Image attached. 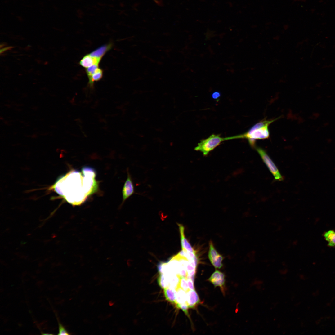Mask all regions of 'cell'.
Returning <instances> with one entry per match:
<instances>
[{
    "instance_id": "7",
    "label": "cell",
    "mask_w": 335,
    "mask_h": 335,
    "mask_svg": "<svg viewBox=\"0 0 335 335\" xmlns=\"http://www.w3.org/2000/svg\"><path fill=\"white\" fill-rule=\"evenodd\" d=\"M208 280L215 287H219L222 288L225 284V276L224 273L216 270L211 275Z\"/></svg>"
},
{
    "instance_id": "1",
    "label": "cell",
    "mask_w": 335,
    "mask_h": 335,
    "mask_svg": "<svg viewBox=\"0 0 335 335\" xmlns=\"http://www.w3.org/2000/svg\"><path fill=\"white\" fill-rule=\"evenodd\" d=\"M81 174L77 171H70L59 177L49 189L73 206L80 205L88 196Z\"/></svg>"
},
{
    "instance_id": "14",
    "label": "cell",
    "mask_w": 335,
    "mask_h": 335,
    "mask_svg": "<svg viewBox=\"0 0 335 335\" xmlns=\"http://www.w3.org/2000/svg\"><path fill=\"white\" fill-rule=\"evenodd\" d=\"M176 304L186 303V294L185 291L179 287L176 290Z\"/></svg>"
},
{
    "instance_id": "19",
    "label": "cell",
    "mask_w": 335,
    "mask_h": 335,
    "mask_svg": "<svg viewBox=\"0 0 335 335\" xmlns=\"http://www.w3.org/2000/svg\"><path fill=\"white\" fill-rule=\"evenodd\" d=\"M59 326V333L58 335H69L70 334L65 329V328L60 323L59 320L57 319Z\"/></svg>"
},
{
    "instance_id": "25",
    "label": "cell",
    "mask_w": 335,
    "mask_h": 335,
    "mask_svg": "<svg viewBox=\"0 0 335 335\" xmlns=\"http://www.w3.org/2000/svg\"><path fill=\"white\" fill-rule=\"evenodd\" d=\"M279 36H276L273 37V39L274 40L278 41L279 39Z\"/></svg>"
},
{
    "instance_id": "22",
    "label": "cell",
    "mask_w": 335,
    "mask_h": 335,
    "mask_svg": "<svg viewBox=\"0 0 335 335\" xmlns=\"http://www.w3.org/2000/svg\"><path fill=\"white\" fill-rule=\"evenodd\" d=\"M221 96L220 93L218 91L214 92L212 94V98L215 100H217Z\"/></svg>"
},
{
    "instance_id": "9",
    "label": "cell",
    "mask_w": 335,
    "mask_h": 335,
    "mask_svg": "<svg viewBox=\"0 0 335 335\" xmlns=\"http://www.w3.org/2000/svg\"><path fill=\"white\" fill-rule=\"evenodd\" d=\"M112 46L111 43L104 45L94 50L89 54L93 57L101 60L105 54L111 49Z\"/></svg>"
},
{
    "instance_id": "15",
    "label": "cell",
    "mask_w": 335,
    "mask_h": 335,
    "mask_svg": "<svg viewBox=\"0 0 335 335\" xmlns=\"http://www.w3.org/2000/svg\"><path fill=\"white\" fill-rule=\"evenodd\" d=\"M324 237L326 240L328 242V245L330 247L335 246V231L333 230H329L325 232L324 234Z\"/></svg>"
},
{
    "instance_id": "3",
    "label": "cell",
    "mask_w": 335,
    "mask_h": 335,
    "mask_svg": "<svg viewBox=\"0 0 335 335\" xmlns=\"http://www.w3.org/2000/svg\"><path fill=\"white\" fill-rule=\"evenodd\" d=\"M224 141H226L225 137H221L218 134H212L208 138L201 140L194 150L201 152L204 156H206Z\"/></svg>"
},
{
    "instance_id": "18",
    "label": "cell",
    "mask_w": 335,
    "mask_h": 335,
    "mask_svg": "<svg viewBox=\"0 0 335 335\" xmlns=\"http://www.w3.org/2000/svg\"><path fill=\"white\" fill-rule=\"evenodd\" d=\"M99 68V64H95L86 68V72L88 78L90 77Z\"/></svg>"
},
{
    "instance_id": "8",
    "label": "cell",
    "mask_w": 335,
    "mask_h": 335,
    "mask_svg": "<svg viewBox=\"0 0 335 335\" xmlns=\"http://www.w3.org/2000/svg\"><path fill=\"white\" fill-rule=\"evenodd\" d=\"M186 303L189 308H194L200 302L198 295L195 290L186 292Z\"/></svg>"
},
{
    "instance_id": "16",
    "label": "cell",
    "mask_w": 335,
    "mask_h": 335,
    "mask_svg": "<svg viewBox=\"0 0 335 335\" xmlns=\"http://www.w3.org/2000/svg\"><path fill=\"white\" fill-rule=\"evenodd\" d=\"M158 282L159 286L164 289L168 287L169 280L168 276L164 274H159L158 278Z\"/></svg>"
},
{
    "instance_id": "11",
    "label": "cell",
    "mask_w": 335,
    "mask_h": 335,
    "mask_svg": "<svg viewBox=\"0 0 335 335\" xmlns=\"http://www.w3.org/2000/svg\"><path fill=\"white\" fill-rule=\"evenodd\" d=\"M167 275L169 280L168 288L176 290L179 287L180 276L178 275L174 274H170Z\"/></svg>"
},
{
    "instance_id": "4",
    "label": "cell",
    "mask_w": 335,
    "mask_h": 335,
    "mask_svg": "<svg viewBox=\"0 0 335 335\" xmlns=\"http://www.w3.org/2000/svg\"><path fill=\"white\" fill-rule=\"evenodd\" d=\"M264 162L265 163L275 179L279 181H282L283 178L273 162L267 154L266 151L259 147H255Z\"/></svg>"
},
{
    "instance_id": "6",
    "label": "cell",
    "mask_w": 335,
    "mask_h": 335,
    "mask_svg": "<svg viewBox=\"0 0 335 335\" xmlns=\"http://www.w3.org/2000/svg\"><path fill=\"white\" fill-rule=\"evenodd\" d=\"M122 203L135 193L134 186L131 176L127 171V177L125 182L122 190Z\"/></svg>"
},
{
    "instance_id": "13",
    "label": "cell",
    "mask_w": 335,
    "mask_h": 335,
    "mask_svg": "<svg viewBox=\"0 0 335 335\" xmlns=\"http://www.w3.org/2000/svg\"><path fill=\"white\" fill-rule=\"evenodd\" d=\"M165 297L166 299L170 302L176 304V291L168 287L164 289Z\"/></svg>"
},
{
    "instance_id": "2",
    "label": "cell",
    "mask_w": 335,
    "mask_h": 335,
    "mask_svg": "<svg viewBox=\"0 0 335 335\" xmlns=\"http://www.w3.org/2000/svg\"><path fill=\"white\" fill-rule=\"evenodd\" d=\"M275 119H263L257 123L245 132L232 136L226 137V140L237 139H245L248 140L251 146L256 147V141L258 140L268 139L270 136L269 126Z\"/></svg>"
},
{
    "instance_id": "26",
    "label": "cell",
    "mask_w": 335,
    "mask_h": 335,
    "mask_svg": "<svg viewBox=\"0 0 335 335\" xmlns=\"http://www.w3.org/2000/svg\"><path fill=\"white\" fill-rule=\"evenodd\" d=\"M329 124V123L328 122H325L323 124V125L324 127H326L328 126Z\"/></svg>"
},
{
    "instance_id": "24",
    "label": "cell",
    "mask_w": 335,
    "mask_h": 335,
    "mask_svg": "<svg viewBox=\"0 0 335 335\" xmlns=\"http://www.w3.org/2000/svg\"><path fill=\"white\" fill-rule=\"evenodd\" d=\"M313 115L314 117V119H316L320 116V114L319 112H315L313 114Z\"/></svg>"
},
{
    "instance_id": "17",
    "label": "cell",
    "mask_w": 335,
    "mask_h": 335,
    "mask_svg": "<svg viewBox=\"0 0 335 335\" xmlns=\"http://www.w3.org/2000/svg\"><path fill=\"white\" fill-rule=\"evenodd\" d=\"M180 277V280L179 287L186 292L188 291L189 288L187 283L186 278L183 277Z\"/></svg>"
},
{
    "instance_id": "23",
    "label": "cell",
    "mask_w": 335,
    "mask_h": 335,
    "mask_svg": "<svg viewBox=\"0 0 335 335\" xmlns=\"http://www.w3.org/2000/svg\"><path fill=\"white\" fill-rule=\"evenodd\" d=\"M11 48H12V47H5V48H2V49H1V50L0 53L1 54L3 52L5 51H6L7 50H8L10 49Z\"/></svg>"
},
{
    "instance_id": "12",
    "label": "cell",
    "mask_w": 335,
    "mask_h": 335,
    "mask_svg": "<svg viewBox=\"0 0 335 335\" xmlns=\"http://www.w3.org/2000/svg\"><path fill=\"white\" fill-rule=\"evenodd\" d=\"M103 71L102 70L99 68L90 77L88 78L89 85L90 87L92 88L93 87L94 82H97L100 80L103 76Z\"/></svg>"
},
{
    "instance_id": "21",
    "label": "cell",
    "mask_w": 335,
    "mask_h": 335,
    "mask_svg": "<svg viewBox=\"0 0 335 335\" xmlns=\"http://www.w3.org/2000/svg\"><path fill=\"white\" fill-rule=\"evenodd\" d=\"M186 279L189 289L192 290H195L194 285V281L190 279L186 278Z\"/></svg>"
},
{
    "instance_id": "10",
    "label": "cell",
    "mask_w": 335,
    "mask_h": 335,
    "mask_svg": "<svg viewBox=\"0 0 335 335\" xmlns=\"http://www.w3.org/2000/svg\"><path fill=\"white\" fill-rule=\"evenodd\" d=\"M100 60L93 57L89 54L85 55L80 61L79 64L83 67L87 68L95 64H99Z\"/></svg>"
},
{
    "instance_id": "20",
    "label": "cell",
    "mask_w": 335,
    "mask_h": 335,
    "mask_svg": "<svg viewBox=\"0 0 335 335\" xmlns=\"http://www.w3.org/2000/svg\"><path fill=\"white\" fill-rule=\"evenodd\" d=\"M176 305L177 308L181 309L188 316H189L188 309L189 308L186 303L183 304H177Z\"/></svg>"
},
{
    "instance_id": "5",
    "label": "cell",
    "mask_w": 335,
    "mask_h": 335,
    "mask_svg": "<svg viewBox=\"0 0 335 335\" xmlns=\"http://www.w3.org/2000/svg\"><path fill=\"white\" fill-rule=\"evenodd\" d=\"M208 257L211 263L215 268L220 269L222 267L223 257L215 249L211 241L209 242Z\"/></svg>"
}]
</instances>
